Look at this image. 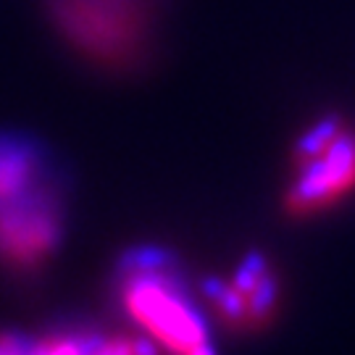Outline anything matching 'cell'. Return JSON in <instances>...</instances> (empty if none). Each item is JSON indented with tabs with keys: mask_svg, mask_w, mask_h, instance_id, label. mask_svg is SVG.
Listing matches in <instances>:
<instances>
[{
	"mask_svg": "<svg viewBox=\"0 0 355 355\" xmlns=\"http://www.w3.org/2000/svg\"><path fill=\"white\" fill-rule=\"evenodd\" d=\"M121 274L127 311L150 331L153 343L174 355L211 347L203 311L192 303L187 282L168 250L155 245L135 248L121 258Z\"/></svg>",
	"mask_w": 355,
	"mask_h": 355,
	"instance_id": "1",
	"label": "cell"
},
{
	"mask_svg": "<svg viewBox=\"0 0 355 355\" xmlns=\"http://www.w3.org/2000/svg\"><path fill=\"white\" fill-rule=\"evenodd\" d=\"M355 192V132L327 116L295 142L292 179L284 203L292 214L311 216L343 203Z\"/></svg>",
	"mask_w": 355,
	"mask_h": 355,
	"instance_id": "2",
	"label": "cell"
},
{
	"mask_svg": "<svg viewBox=\"0 0 355 355\" xmlns=\"http://www.w3.org/2000/svg\"><path fill=\"white\" fill-rule=\"evenodd\" d=\"M205 292L216 311L234 329H258L277 308L279 284L266 261L261 255H250L227 282H216Z\"/></svg>",
	"mask_w": 355,
	"mask_h": 355,
	"instance_id": "3",
	"label": "cell"
},
{
	"mask_svg": "<svg viewBox=\"0 0 355 355\" xmlns=\"http://www.w3.org/2000/svg\"><path fill=\"white\" fill-rule=\"evenodd\" d=\"M29 155H3L0 158V198L13 195L16 190H24L26 179H29Z\"/></svg>",
	"mask_w": 355,
	"mask_h": 355,
	"instance_id": "4",
	"label": "cell"
},
{
	"mask_svg": "<svg viewBox=\"0 0 355 355\" xmlns=\"http://www.w3.org/2000/svg\"><path fill=\"white\" fill-rule=\"evenodd\" d=\"M92 355H158V343H153V340H124V337L105 340L103 337L101 347Z\"/></svg>",
	"mask_w": 355,
	"mask_h": 355,
	"instance_id": "5",
	"label": "cell"
}]
</instances>
